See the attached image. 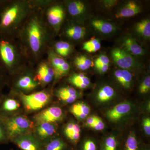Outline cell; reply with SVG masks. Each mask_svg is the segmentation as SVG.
Listing matches in <instances>:
<instances>
[{"label": "cell", "mask_w": 150, "mask_h": 150, "mask_svg": "<svg viewBox=\"0 0 150 150\" xmlns=\"http://www.w3.org/2000/svg\"><path fill=\"white\" fill-rule=\"evenodd\" d=\"M56 35L46 22L43 8H37L25 22L16 40L29 64L35 66L46 56Z\"/></svg>", "instance_id": "6da1fadb"}, {"label": "cell", "mask_w": 150, "mask_h": 150, "mask_svg": "<svg viewBox=\"0 0 150 150\" xmlns=\"http://www.w3.org/2000/svg\"><path fill=\"white\" fill-rule=\"evenodd\" d=\"M37 8V0H0V37L16 39L25 22Z\"/></svg>", "instance_id": "7a4b0ae2"}, {"label": "cell", "mask_w": 150, "mask_h": 150, "mask_svg": "<svg viewBox=\"0 0 150 150\" xmlns=\"http://www.w3.org/2000/svg\"><path fill=\"white\" fill-rule=\"evenodd\" d=\"M29 64L16 39L0 37V67L8 76L18 72Z\"/></svg>", "instance_id": "3957f363"}, {"label": "cell", "mask_w": 150, "mask_h": 150, "mask_svg": "<svg viewBox=\"0 0 150 150\" xmlns=\"http://www.w3.org/2000/svg\"><path fill=\"white\" fill-rule=\"evenodd\" d=\"M35 65L29 64L14 74L8 76L10 91L17 94H29L42 89L35 79Z\"/></svg>", "instance_id": "277c9868"}, {"label": "cell", "mask_w": 150, "mask_h": 150, "mask_svg": "<svg viewBox=\"0 0 150 150\" xmlns=\"http://www.w3.org/2000/svg\"><path fill=\"white\" fill-rule=\"evenodd\" d=\"M21 100L24 113L35 114L48 107L53 100L52 85L29 94H17Z\"/></svg>", "instance_id": "5b68a950"}, {"label": "cell", "mask_w": 150, "mask_h": 150, "mask_svg": "<svg viewBox=\"0 0 150 150\" xmlns=\"http://www.w3.org/2000/svg\"><path fill=\"white\" fill-rule=\"evenodd\" d=\"M4 126L10 142L15 137L33 133L35 123L24 113L7 117H0Z\"/></svg>", "instance_id": "8992f818"}, {"label": "cell", "mask_w": 150, "mask_h": 150, "mask_svg": "<svg viewBox=\"0 0 150 150\" xmlns=\"http://www.w3.org/2000/svg\"><path fill=\"white\" fill-rule=\"evenodd\" d=\"M43 10L46 22L57 35L63 27L67 17L64 4L52 0Z\"/></svg>", "instance_id": "52a82bcc"}, {"label": "cell", "mask_w": 150, "mask_h": 150, "mask_svg": "<svg viewBox=\"0 0 150 150\" xmlns=\"http://www.w3.org/2000/svg\"><path fill=\"white\" fill-rule=\"evenodd\" d=\"M24 108L18 94L10 91L0 96V117L24 113Z\"/></svg>", "instance_id": "ba28073f"}, {"label": "cell", "mask_w": 150, "mask_h": 150, "mask_svg": "<svg viewBox=\"0 0 150 150\" xmlns=\"http://www.w3.org/2000/svg\"><path fill=\"white\" fill-rule=\"evenodd\" d=\"M35 79L41 88L53 84L54 80V71L47 59L41 60L35 65Z\"/></svg>", "instance_id": "9c48e42d"}, {"label": "cell", "mask_w": 150, "mask_h": 150, "mask_svg": "<svg viewBox=\"0 0 150 150\" xmlns=\"http://www.w3.org/2000/svg\"><path fill=\"white\" fill-rule=\"evenodd\" d=\"M64 113L61 107L51 105L35 114L33 121L35 123L47 122L57 124L64 119Z\"/></svg>", "instance_id": "30bf717a"}, {"label": "cell", "mask_w": 150, "mask_h": 150, "mask_svg": "<svg viewBox=\"0 0 150 150\" xmlns=\"http://www.w3.org/2000/svg\"><path fill=\"white\" fill-rule=\"evenodd\" d=\"M111 55L114 63L122 69H135L138 66L133 56L122 48H114Z\"/></svg>", "instance_id": "8fae6325"}, {"label": "cell", "mask_w": 150, "mask_h": 150, "mask_svg": "<svg viewBox=\"0 0 150 150\" xmlns=\"http://www.w3.org/2000/svg\"><path fill=\"white\" fill-rule=\"evenodd\" d=\"M21 150H42L43 144L33 133L20 135L11 140Z\"/></svg>", "instance_id": "7c38bea8"}, {"label": "cell", "mask_w": 150, "mask_h": 150, "mask_svg": "<svg viewBox=\"0 0 150 150\" xmlns=\"http://www.w3.org/2000/svg\"><path fill=\"white\" fill-rule=\"evenodd\" d=\"M58 130V124L40 122L35 123L33 133L43 145L52 138Z\"/></svg>", "instance_id": "4fadbf2b"}, {"label": "cell", "mask_w": 150, "mask_h": 150, "mask_svg": "<svg viewBox=\"0 0 150 150\" xmlns=\"http://www.w3.org/2000/svg\"><path fill=\"white\" fill-rule=\"evenodd\" d=\"M133 107V105L129 101L120 103L108 110L105 116L111 122H119L131 113Z\"/></svg>", "instance_id": "5bb4252c"}, {"label": "cell", "mask_w": 150, "mask_h": 150, "mask_svg": "<svg viewBox=\"0 0 150 150\" xmlns=\"http://www.w3.org/2000/svg\"><path fill=\"white\" fill-rule=\"evenodd\" d=\"M55 96L62 103L65 104L72 103L80 96V94L73 87L63 86L53 90Z\"/></svg>", "instance_id": "9a60e30c"}, {"label": "cell", "mask_w": 150, "mask_h": 150, "mask_svg": "<svg viewBox=\"0 0 150 150\" xmlns=\"http://www.w3.org/2000/svg\"><path fill=\"white\" fill-rule=\"evenodd\" d=\"M81 128L77 123L70 121L65 125L64 133L67 139L73 146H77L81 137Z\"/></svg>", "instance_id": "2e32d148"}, {"label": "cell", "mask_w": 150, "mask_h": 150, "mask_svg": "<svg viewBox=\"0 0 150 150\" xmlns=\"http://www.w3.org/2000/svg\"><path fill=\"white\" fill-rule=\"evenodd\" d=\"M68 25L63 30V34L65 37L73 41H77L83 38L86 34L84 27L74 23Z\"/></svg>", "instance_id": "e0dca14e"}, {"label": "cell", "mask_w": 150, "mask_h": 150, "mask_svg": "<svg viewBox=\"0 0 150 150\" xmlns=\"http://www.w3.org/2000/svg\"><path fill=\"white\" fill-rule=\"evenodd\" d=\"M50 48L57 55L65 59L69 57L74 51L71 43L64 40H54Z\"/></svg>", "instance_id": "ac0fdd59"}, {"label": "cell", "mask_w": 150, "mask_h": 150, "mask_svg": "<svg viewBox=\"0 0 150 150\" xmlns=\"http://www.w3.org/2000/svg\"><path fill=\"white\" fill-rule=\"evenodd\" d=\"M141 11V7L137 3L129 1L115 14V16L117 18L131 17L139 13Z\"/></svg>", "instance_id": "d6986e66"}, {"label": "cell", "mask_w": 150, "mask_h": 150, "mask_svg": "<svg viewBox=\"0 0 150 150\" xmlns=\"http://www.w3.org/2000/svg\"><path fill=\"white\" fill-rule=\"evenodd\" d=\"M67 81L70 84L81 89L88 87L91 83L89 79L82 73H72L67 78Z\"/></svg>", "instance_id": "ffe728a7"}, {"label": "cell", "mask_w": 150, "mask_h": 150, "mask_svg": "<svg viewBox=\"0 0 150 150\" xmlns=\"http://www.w3.org/2000/svg\"><path fill=\"white\" fill-rule=\"evenodd\" d=\"M89 106L85 103L77 102L70 107V112L78 120L82 121L87 118L90 112Z\"/></svg>", "instance_id": "44dd1931"}, {"label": "cell", "mask_w": 150, "mask_h": 150, "mask_svg": "<svg viewBox=\"0 0 150 150\" xmlns=\"http://www.w3.org/2000/svg\"><path fill=\"white\" fill-rule=\"evenodd\" d=\"M67 13L72 17L80 16L84 12L86 6L84 3L79 1H70L65 2Z\"/></svg>", "instance_id": "7402d4cb"}, {"label": "cell", "mask_w": 150, "mask_h": 150, "mask_svg": "<svg viewBox=\"0 0 150 150\" xmlns=\"http://www.w3.org/2000/svg\"><path fill=\"white\" fill-rule=\"evenodd\" d=\"M115 79L125 88L129 89L133 83V75L129 70L118 69L114 72Z\"/></svg>", "instance_id": "603a6c76"}, {"label": "cell", "mask_w": 150, "mask_h": 150, "mask_svg": "<svg viewBox=\"0 0 150 150\" xmlns=\"http://www.w3.org/2000/svg\"><path fill=\"white\" fill-rule=\"evenodd\" d=\"M122 45L123 49L131 55L142 56L144 54V51L142 46L132 38H126L123 40Z\"/></svg>", "instance_id": "cb8c5ba5"}, {"label": "cell", "mask_w": 150, "mask_h": 150, "mask_svg": "<svg viewBox=\"0 0 150 150\" xmlns=\"http://www.w3.org/2000/svg\"><path fill=\"white\" fill-rule=\"evenodd\" d=\"M64 140L59 137H54L43 145L42 150H71Z\"/></svg>", "instance_id": "d4e9b609"}, {"label": "cell", "mask_w": 150, "mask_h": 150, "mask_svg": "<svg viewBox=\"0 0 150 150\" xmlns=\"http://www.w3.org/2000/svg\"><path fill=\"white\" fill-rule=\"evenodd\" d=\"M115 96L114 88L110 86H103L99 89L96 94L97 101L100 103H104L112 100Z\"/></svg>", "instance_id": "484cf974"}, {"label": "cell", "mask_w": 150, "mask_h": 150, "mask_svg": "<svg viewBox=\"0 0 150 150\" xmlns=\"http://www.w3.org/2000/svg\"><path fill=\"white\" fill-rule=\"evenodd\" d=\"M99 144L100 150H121L122 149L118 138L113 135L105 137Z\"/></svg>", "instance_id": "4316f807"}, {"label": "cell", "mask_w": 150, "mask_h": 150, "mask_svg": "<svg viewBox=\"0 0 150 150\" xmlns=\"http://www.w3.org/2000/svg\"><path fill=\"white\" fill-rule=\"evenodd\" d=\"M91 25L96 30L103 34H109L115 30L113 24L102 20H93L91 22Z\"/></svg>", "instance_id": "83f0119b"}, {"label": "cell", "mask_w": 150, "mask_h": 150, "mask_svg": "<svg viewBox=\"0 0 150 150\" xmlns=\"http://www.w3.org/2000/svg\"><path fill=\"white\" fill-rule=\"evenodd\" d=\"M143 147L141 146L135 134L132 132L126 138L121 150H142Z\"/></svg>", "instance_id": "f1b7e54d"}, {"label": "cell", "mask_w": 150, "mask_h": 150, "mask_svg": "<svg viewBox=\"0 0 150 150\" xmlns=\"http://www.w3.org/2000/svg\"><path fill=\"white\" fill-rule=\"evenodd\" d=\"M74 64L78 69L81 71L88 69L93 65L92 61L84 55L76 56L74 59Z\"/></svg>", "instance_id": "f546056e"}, {"label": "cell", "mask_w": 150, "mask_h": 150, "mask_svg": "<svg viewBox=\"0 0 150 150\" xmlns=\"http://www.w3.org/2000/svg\"><path fill=\"white\" fill-rule=\"evenodd\" d=\"M136 31L143 37L150 38V21L149 19H145L138 22L135 27Z\"/></svg>", "instance_id": "4dcf8cb0"}, {"label": "cell", "mask_w": 150, "mask_h": 150, "mask_svg": "<svg viewBox=\"0 0 150 150\" xmlns=\"http://www.w3.org/2000/svg\"><path fill=\"white\" fill-rule=\"evenodd\" d=\"M101 47L99 40L96 38H92L83 43V49L88 53H92L98 51Z\"/></svg>", "instance_id": "1f68e13d"}, {"label": "cell", "mask_w": 150, "mask_h": 150, "mask_svg": "<svg viewBox=\"0 0 150 150\" xmlns=\"http://www.w3.org/2000/svg\"><path fill=\"white\" fill-rule=\"evenodd\" d=\"M78 150H100V144L93 139H86L80 144Z\"/></svg>", "instance_id": "d6a6232c"}, {"label": "cell", "mask_w": 150, "mask_h": 150, "mask_svg": "<svg viewBox=\"0 0 150 150\" xmlns=\"http://www.w3.org/2000/svg\"><path fill=\"white\" fill-rule=\"evenodd\" d=\"M8 75L0 67V96L3 93L5 87L8 85Z\"/></svg>", "instance_id": "836d02e7"}, {"label": "cell", "mask_w": 150, "mask_h": 150, "mask_svg": "<svg viewBox=\"0 0 150 150\" xmlns=\"http://www.w3.org/2000/svg\"><path fill=\"white\" fill-rule=\"evenodd\" d=\"M150 90V77L148 76L144 79L140 84L139 87V91L142 94L148 93Z\"/></svg>", "instance_id": "e575fe53"}, {"label": "cell", "mask_w": 150, "mask_h": 150, "mask_svg": "<svg viewBox=\"0 0 150 150\" xmlns=\"http://www.w3.org/2000/svg\"><path fill=\"white\" fill-rule=\"evenodd\" d=\"M110 60L107 56L101 55L98 56L95 61V67L96 69L103 67L106 65H109Z\"/></svg>", "instance_id": "d590c367"}, {"label": "cell", "mask_w": 150, "mask_h": 150, "mask_svg": "<svg viewBox=\"0 0 150 150\" xmlns=\"http://www.w3.org/2000/svg\"><path fill=\"white\" fill-rule=\"evenodd\" d=\"M9 142L4 126L0 120V145L8 144Z\"/></svg>", "instance_id": "8d00e7d4"}, {"label": "cell", "mask_w": 150, "mask_h": 150, "mask_svg": "<svg viewBox=\"0 0 150 150\" xmlns=\"http://www.w3.org/2000/svg\"><path fill=\"white\" fill-rule=\"evenodd\" d=\"M105 127V124L103 121L100 117H98L96 122L90 127L96 131H101L103 130Z\"/></svg>", "instance_id": "74e56055"}, {"label": "cell", "mask_w": 150, "mask_h": 150, "mask_svg": "<svg viewBox=\"0 0 150 150\" xmlns=\"http://www.w3.org/2000/svg\"><path fill=\"white\" fill-rule=\"evenodd\" d=\"M143 129L144 132L148 136L150 135V119L149 117H146L143 119Z\"/></svg>", "instance_id": "f35d334b"}, {"label": "cell", "mask_w": 150, "mask_h": 150, "mask_svg": "<svg viewBox=\"0 0 150 150\" xmlns=\"http://www.w3.org/2000/svg\"><path fill=\"white\" fill-rule=\"evenodd\" d=\"M98 116L95 115H92L88 116L86 119V124L87 126L90 128L96 122Z\"/></svg>", "instance_id": "ab89813d"}, {"label": "cell", "mask_w": 150, "mask_h": 150, "mask_svg": "<svg viewBox=\"0 0 150 150\" xmlns=\"http://www.w3.org/2000/svg\"><path fill=\"white\" fill-rule=\"evenodd\" d=\"M142 150H150V148L148 146H144L142 148Z\"/></svg>", "instance_id": "60d3db41"}, {"label": "cell", "mask_w": 150, "mask_h": 150, "mask_svg": "<svg viewBox=\"0 0 150 150\" xmlns=\"http://www.w3.org/2000/svg\"><path fill=\"white\" fill-rule=\"evenodd\" d=\"M73 150V149H72V150Z\"/></svg>", "instance_id": "b9f144b4"}]
</instances>
